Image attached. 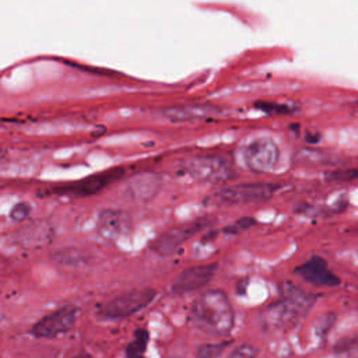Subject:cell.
<instances>
[{
	"mask_svg": "<svg viewBox=\"0 0 358 358\" xmlns=\"http://www.w3.org/2000/svg\"><path fill=\"white\" fill-rule=\"evenodd\" d=\"M312 295L295 284L285 281L280 285L278 298L260 312L262 324L268 330H288L295 326L315 305Z\"/></svg>",
	"mask_w": 358,
	"mask_h": 358,
	"instance_id": "obj_1",
	"label": "cell"
},
{
	"mask_svg": "<svg viewBox=\"0 0 358 358\" xmlns=\"http://www.w3.org/2000/svg\"><path fill=\"white\" fill-rule=\"evenodd\" d=\"M190 320L200 331L222 337L228 336L235 326V310L222 289H210L194 299Z\"/></svg>",
	"mask_w": 358,
	"mask_h": 358,
	"instance_id": "obj_2",
	"label": "cell"
},
{
	"mask_svg": "<svg viewBox=\"0 0 358 358\" xmlns=\"http://www.w3.org/2000/svg\"><path fill=\"white\" fill-rule=\"evenodd\" d=\"M182 173L200 183H225L235 178L232 164L221 155H194L182 162Z\"/></svg>",
	"mask_w": 358,
	"mask_h": 358,
	"instance_id": "obj_3",
	"label": "cell"
},
{
	"mask_svg": "<svg viewBox=\"0 0 358 358\" xmlns=\"http://www.w3.org/2000/svg\"><path fill=\"white\" fill-rule=\"evenodd\" d=\"M277 183H241L222 187L211 194L210 204L214 206H242L262 203L274 196L278 190Z\"/></svg>",
	"mask_w": 358,
	"mask_h": 358,
	"instance_id": "obj_4",
	"label": "cell"
},
{
	"mask_svg": "<svg viewBox=\"0 0 358 358\" xmlns=\"http://www.w3.org/2000/svg\"><path fill=\"white\" fill-rule=\"evenodd\" d=\"M155 296L157 291L154 288H141L120 294L108 301L99 309L98 317L102 320H119L129 317L148 306Z\"/></svg>",
	"mask_w": 358,
	"mask_h": 358,
	"instance_id": "obj_5",
	"label": "cell"
},
{
	"mask_svg": "<svg viewBox=\"0 0 358 358\" xmlns=\"http://www.w3.org/2000/svg\"><path fill=\"white\" fill-rule=\"evenodd\" d=\"M211 220L207 217H201L180 225H176L168 231H165L164 234H161L158 238H155L151 243H150V249L162 257L171 256L173 255L186 241H189L190 238H193L194 235H197L199 232L204 231L206 228H208L211 225Z\"/></svg>",
	"mask_w": 358,
	"mask_h": 358,
	"instance_id": "obj_6",
	"label": "cell"
},
{
	"mask_svg": "<svg viewBox=\"0 0 358 358\" xmlns=\"http://www.w3.org/2000/svg\"><path fill=\"white\" fill-rule=\"evenodd\" d=\"M77 316V306L64 305L35 322L31 327V334L36 338H56L73 329Z\"/></svg>",
	"mask_w": 358,
	"mask_h": 358,
	"instance_id": "obj_7",
	"label": "cell"
},
{
	"mask_svg": "<svg viewBox=\"0 0 358 358\" xmlns=\"http://www.w3.org/2000/svg\"><path fill=\"white\" fill-rule=\"evenodd\" d=\"M246 166L253 172H267L275 168L280 159L277 143L268 137L252 140L243 150Z\"/></svg>",
	"mask_w": 358,
	"mask_h": 358,
	"instance_id": "obj_8",
	"label": "cell"
},
{
	"mask_svg": "<svg viewBox=\"0 0 358 358\" xmlns=\"http://www.w3.org/2000/svg\"><path fill=\"white\" fill-rule=\"evenodd\" d=\"M217 271V263L196 264L182 270L172 282V292L187 294L204 288L214 278Z\"/></svg>",
	"mask_w": 358,
	"mask_h": 358,
	"instance_id": "obj_9",
	"label": "cell"
},
{
	"mask_svg": "<svg viewBox=\"0 0 358 358\" xmlns=\"http://www.w3.org/2000/svg\"><path fill=\"white\" fill-rule=\"evenodd\" d=\"M295 274L315 287H337L340 278L329 268L327 262L320 256H312L295 267Z\"/></svg>",
	"mask_w": 358,
	"mask_h": 358,
	"instance_id": "obj_10",
	"label": "cell"
},
{
	"mask_svg": "<svg viewBox=\"0 0 358 358\" xmlns=\"http://www.w3.org/2000/svg\"><path fill=\"white\" fill-rule=\"evenodd\" d=\"M162 187V178L155 172H144L133 176L127 186L126 193L136 201H148L157 196Z\"/></svg>",
	"mask_w": 358,
	"mask_h": 358,
	"instance_id": "obj_11",
	"label": "cell"
},
{
	"mask_svg": "<svg viewBox=\"0 0 358 358\" xmlns=\"http://www.w3.org/2000/svg\"><path fill=\"white\" fill-rule=\"evenodd\" d=\"M130 228V218L120 210H103L99 214L96 229L108 241H115L124 235Z\"/></svg>",
	"mask_w": 358,
	"mask_h": 358,
	"instance_id": "obj_12",
	"label": "cell"
},
{
	"mask_svg": "<svg viewBox=\"0 0 358 358\" xmlns=\"http://www.w3.org/2000/svg\"><path fill=\"white\" fill-rule=\"evenodd\" d=\"M218 110L211 105H179V106H169L162 110V115L175 123L182 122H193L200 120L207 116L215 115Z\"/></svg>",
	"mask_w": 358,
	"mask_h": 358,
	"instance_id": "obj_13",
	"label": "cell"
},
{
	"mask_svg": "<svg viewBox=\"0 0 358 358\" xmlns=\"http://www.w3.org/2000/svg\"><path fill=\"white\" fill-rule=\"evenodd\" d=\"M119 175H120V171H113V172H108V173H102V175L94 176L91 179H87L85 182L78 183V186L76 187V192L80 193V194L96 193L98 190L105 187L109 182L116 179Z\"/></svg>",
	"mask_w": 358,
	"mask_h": 358,
	"instance_id": "obj_14",
	"label": "cell"
},
{
	"mask_svg": "<svg viewBox=\"0 0 358 358\" xmlns=\"http://www.w3.org/2000/svg\"><path fill=\"white\" fill-rule=\"evenodd\" d=\"M148 344V331L145 329H138L134 334L133 341L127 345V358H144Z\"/></svg>",
	"mask_w": 358,
	"mask_h": 358,
	"instance_id": "obj_15",
	"label": "cell"
},
{
	"mask_svg": "<svg viewBox=\"0 0 358 358\" xmlns=\"http://www.w3.org/2000/svg\"><path fill=\"white\" fill-rule=\"evenodd\" d=\"M228 341L218 343H206L197 348L196 358H220L224 350L228 347Z\"/></svg>",
	"mask_w": 358,
	"mask_h": 358,
	"instance_id": "obj_16",
	"label": "cell"
},
{
	"mask_svg": "<svg viewBox=\"0 0 358 358\" xmlns=\"http://www.w3.org/2000/svg\"><path fill=\"white\" fill-rule=\"evenodd\" d=\"M327 180L330 182H351L358 179V166L357 168H348V169H340V171H333L329 172L326 176Z\"/></svg>",
	"mask_w": 358,
	"mask_h": 358,
	"instance_id": "obj_17",
	"label": "cell"
},
{
	"mask_svg": "<svg viewBox=\"0 0 358 358\" xmlns=\"http://www.w3.org/2000/svg\"><path fill=\"white\" fill-rule=\"evenodd\" d=\"M255 224H256V220L253 217H242V218L236 220L234 224L225 227L222 231H224V234H228V235H238V234L249 229Z\"/></svg>",
	"mask_w": 358,
	"mask_h": 358,
	"instance_id": "obj_18",
	"label": "cell"
},
{
	"mask_svg": "<svg viewBox=\"0 0 358 358\" xmlns=\"http://www.w3.org/2000/svg\"><path fill=\"white\" fill-rule=\"evenodd\" d=\"M336 320V315L331 313V312H327L326 315H323L320 319H319V326H316V336L319 338H324L326 334L329 333V330L333 327V323Z\"/></svg>",
	"mask_w": 358,
	"mask_h": 358,
	"instance_id": "obj_19",
	"label": "cell"
},
{
	"mask_svg": "<svg viewBox=\"0 0 358 358\" xmlns=\"http://www.w3.org/2000/svg\"><path fill=\"white\" fill-rule=\"evenodd\" d=\"M228 358H256V350L252 344H241L231 350Z\"/></svg>",
	"mask_w": 358,
	"mask_h": 358,
	"instance_id": "obj_20",
	"label": "cell"
},
{
	"mask_svg": "<svg viewBox=\"0 0 358 358\" xmlns=\"http://www.w3.org/2000/svg\"><path fill=\"white\" fill-rule=\"evenodd\" d=\"M336 352L338 354H350L351 351H357L358 350V337H354V338H348V340H344V341H340L336 344L334 347Z\"/></svg>",
	"mask_w": 358,
	"mask_h": 358,
	"instance_id": "obj_21",
	"label": "cell"
},
{
	"mask_svg": "<svg viewBox=\"0 0 358 358\" xmlns=\"http://www.w3.org/2000/svg\"><path fill=\"white\" fill-rule=\"evenodd\" d=\"M29 206L27 203H18L13 207L11 213H10V217L14 220V221H22L25 220L28 215H29Z\"/></svg>",
	"mask_w": 358,
	"mask_h": 358,
	"instance_id": "obj_22",
	"label": "cell"
},
{
	"mask_svg": "<svg viewBox=\"0 0 358 358\" xmlns=\"http://www.w3.org/2000/svg\"><path fill=\"white\" fill-rule=\"evenodd\" d=\"M256 108H260L264 112H268V113H287L289 112V109L287 108V105H278V103H268V102H257L255 105Z\"/></svg>",
	"mask_w": 358,
	"mask_h": 358,
	"instance_id": "obj_23",
	"label": "cell"
},
{
	"mask_svg": "<svg viewBox=\"0 0 358 358\" xmlns=\"http://www.w3.org/2000/svg\"><path fill=\"white\" fill-rule=\"evenodd\" d=\"M71 358H94V357H91L90 354L81 352V354H77V355H74V357H71Z\"/></svg>",
	"mask_w": 358,
	"mask_h": 358,
	"instance_id": "obj_24",
	"label": "cell"
},
{
	"mask_svg": "<svg viewBox=\"0 0 358 358\" xmlns=\"http://www.w3.org/2000/svg\"><path fill=\"white\" fill-rule=\"evenodd\" d=\"M171 358H182V357H171Z\"/></svg>",
	"mask_w": 358,
	"mask_h": 358,
	"instance_id": "obj_25",
	"label": "cell"
}]
</instances>
